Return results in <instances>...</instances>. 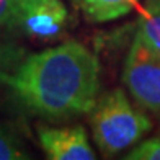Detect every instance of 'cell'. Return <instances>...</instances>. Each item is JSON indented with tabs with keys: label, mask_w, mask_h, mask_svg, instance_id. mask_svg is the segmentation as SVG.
I'll return each instance as SVG.
<instances>
[{
	"label": "cell",
	"mask_w": 160,
	"mask_h": 160,
	"mask_svg": "<svg viewBox=\"0 0 160 160\" xmlns=\"http://www.w3.org/2000/svg\"><path fill=\"white\" fill-rule=\"evenodd\" d=\"M139 0H78L77 5L90 23H108L119 20L137 5Z\"/></svg>",
	"instance_id": "obj_6"
},
{
	"label": "cell",
	"mask_w": 160,
	"mask_h": 160,
	"mask_svg": "<svg viewBox=\"0 0 160 160\" xmlns=\"http://www.w3.org/2000/svg\"><path fill=\"white\" fill-rule=\"evenodd\" d=\"M93 142L105 157H114L152 131V121L137 103H132L122 88H114L98 97L90 111Z\"/></svg>",
	"instance_id": "obj_2"
},
{
	"label": "cell",
	"mask_w": 160,
	"mask_h": 160,
	"mask_svg": "<svg viewBox=\"0 0 160 160\" xmlns=\"http://www.w3.org/2000/svg\"><path fill=\"white\" fill-rule=\"evenodd\" d=\"M137 31L152 48H155L160 52V8L144 7V12L137 23Z\"/></svg>",
	"instance_id": "obj_7"
},
{
	"label": "cell",
	"mask_w": 160,
	"mask_h": 160,
	"mask_svg": "<svg viewBox=\"0 0 160 160\" xmlns=\"http://www.w3.org/2000/svg\"><path fill=\"white\" fill-rule=\"evenodd\" d=\"M69 23L62 0H31L18 3V31L33 39L49 41L61 36Z\"/></svg>",
	"instance_id": "obj_4"
},
{
	"label": "cell",
	"mask_w": 160,
	"mask_h": 160,
	"mask_svg": "<svg viewBox=\"0 0 160 160\" xmlns=\"http://www.w3.org/2000/svg\"><path fill=\"white\" fill-rule=\"evenodd\" d=\"M72 2H74V3H75V5H77V2H78V0H72Z\"/></svg>",
	"instance_id": "obj_14"
},
{
	"label": "cell",
	"mask_w": 160,
	"mask_h": 160,
	"mask_svg": "<svg viewBox=\"0 0 160 160\" xmlns=\"http://www.w3.org/2000/svg\"><path fill=\"white\" fill-rule=\"evenodd\" d=\"M147 8H160V0H145Z\"/></svg>",
	"instance_id": "obj_12"
},
{
	"label": "cell",
	"mask_w": 160,
	"mask_h": 160,
	"mask_svg": "<svg viewBox=\"0 0 160 160\" xmlns=\"http://www.w3.org/2000/svg\"><path fill=\"white\" fill-rule=\"evenodd\" d=\"M20 103L48 121H69L90 114L100 97V62L78 41H65L23 57L3 75Z\"/></svg>",
	"instance_id": "obj_1"
},
{
	"label": "cell",
	"mask_w": 160,
	"mask_h": 160,
	"mask_svg": "<svg viewBox=\"0 0 160 160\" xmlns=\"http://www.w3.org/2000/svg\"><path fill=\"white\" fill-rule=\"evenodd\" d=\"M38 142L51 160H93L95 150L83 126H39Z\"/></svg>",
	"instance_id": "obj_5"
},
{
	"label": "cell",
	"mask_w": 160,
	"mask_h": 160,
	"mask_svg": "<svg viewBox=\"0 0 160 160\" xmlns=\"http://www.w3.org/2000/svg\"><path fill=\"white\" fill-rule=\"evenodd\" d=\"M18 31V2L0 0V34Z\"/></svg>",
	"instance_id": "obj_10"
},
{
	"label": "cell",
	"mask_w": 160,
	"mask_h": 160,
	"mask_svg": "<svg viewBox=\"0 0 160 160\" xmlns=\"http://www.w3.org/2000/svg\"><path fill=\"white\" fill-rule=\"evenodd\" d=\"M21 61H23V57L17 48L0 44V85H3V75L13 72Z\"/></svg>",
	"instance_id": "obj_11"
},
{
	"label": "cell",
	"mask_w": 160,
	"mask_h": 160,
	"mask_svg": "<svg viewBox=\"0 0 160 160\" xmlns=\"http://www.w3.org/2000/svg\"><path fill=\"white\" fill-rule=\"evenodd\" d=\"M30 155L25 152L15 134L0 126V160H21Z\"/></svg>",
	"instance_id": "obj_9"
},
{
	"label": "cell",
	"mask_w": 160,
	"mask_h": 160,
	"mask_svg": "<svg viewBox=\"0 0 160 160\" xmlns=\"http://www.w3.org/2000/svg\"><path fill=\"white\" fill-rule=\"evenodd\" d=\"M128 160H160V134L139 141L124 155Z\"/></svg>",
	"instance_id": "obj_8"
},
{
	"label": "cell",
	"mask_w": 160,
	"mask_h": 160,
	"mask_svg": "<svg viewBox=\"0 0 160 160\" xmlns=\"http://www.w3.org/2000/svg\"><path fill=\"white\" fill-rule=\"evenodd\" d=\"M122 83L142 110L160 113V52L136 31L122 65Z\"/></svg>",
	"instance_id": "obj_3"
},
{
	"label": "cell",
	"mask_w": 160,
	"mask_h": 160,
	"mask_svg": "<svg viewBox=\"0 0 160 160\" xmlns=\"http://www.w3.org/2000/svg\"><path fill=\"white\" fill-rule=\"evenodd\" d=\"M18 3H26V2H31V0H17Z\"/></svg>",
	"instance_id": "obj_13"
}]
</instances>
